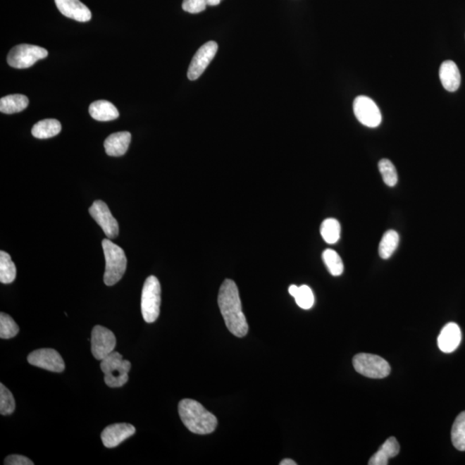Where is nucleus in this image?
<instances>
[{"label":"nucleus","mask_w":465,"mask_h":465,"mask_svg":"<svg viewBox=\"0 0 465 465\" xmlns=\"http://www.w3.org/2000/svg\"><path fill=\"white\" fill-rule=\"evenodd\" d=\"M218 305L228 330L239 338L246 336L247 321L242 311L238 287L231 279H226L221 285Z\"/></svg>","instance_id":"obj_1"},{"label":"nucleus","mask_w":465,"mask_h":465,"mask_svg":"<svg viewBox=\"0 0 465 465\" xmlns=\"http://www.w3.org/2000/svg\"><path fill=\"white\" fill-rule=\"evenodd\" d=\"M178 414L189 431L205 435L215 431L218 421L199 402L183 399L178 403Z\"/></svg>","instance_id":"obj_2"},{"label":"nucleus","mask_w":465,"mask_h":465,"mask_svg":"<svg viewBox=\"0 0 465 465\" xmlns=\"http://www.w3.org/2000/svg\"><path fill=\"white\" fill-rule=\"evenodd\" d=\"M102 247L106 257V273L104 281L107 286H112L121 280L127 268V258L121 247L111 240H103Z\"/></svg>","instance_id":"obj_3"},{"label":"nucleus","mask_w":465,"mask_h":465,"mask_svg":"<svg viewBox=\"0 0 465 465\" xmlns=\"http://www.w3.org/2000/svg\"><path fill=\"white\" fill-rule=\"evenodd\" d=\"M100 368L104 374V383L110 388H120L129 381L131 364L118 352L101 360Z\"/></svg>","instance_id":"obj_4"},{"label":"nucleus","mask_w":465,"mask_h":465,"mask_svg":"<svg viewBox=\"0 0 465 465\" xmlns=\"http://www.w3.org/2000/svg\"><path fill=\"white\" fill-rule=\"evenodd\" d=\"M161 288L160 282L154 276L146 279L142 292L141 308L143 319L153 323L160 316Z\"/></svg>","instance_id":"obj_5"},{"label":"nucleus","mask_w":465,"mask_h":465,"mask_svg":"<svg viewBox=\"0 0 465 465\" xmlns=\"http://www.w3.org/2000/svg\"><path fill=\"white\" fill-rule=\"evenodd\" d=\"M354 369L364 377L381 379L388 377L391 371L390 364L378 355L359 354L352 359Z\"/></svg>","instance_id":"obj_6"},{"label":"nucleus","mask_w":465,"mask_h":465,"mask_svg":"<svg viewBox=\"0 0 465 465\" xmlns=\"http://www.w3.org/2000/svg\"><path fill=\"white\" fill-rule=\"evenodd\" d=\"M48 50L36 45L19 44L11 49L7 56L8 64L14 68H29L39 60L48 56Z\"/></svg>","instance_id":"obj_7"},{"label":"nucleus","mask_w":465,"mask_h":465,"mask_svg":"<svg viewBox=\"0 0 465 465\" xmlns=\"http://www.w3.org/2000/svg\"><path fill=\"white\" fill-rule=\"evenodd\" d=\"M92 354L96 359L103 360L114 352L116 340L110 329L95 326L92 331Z\"/></svg>","instance_id":"obj_8"},{"label":"nucleus","mask_w":465,"mask_h":465,"mask_svg":"<svg viewBox=\"0 0 465 465\" xmlns=\"http://www.w3.org/2000/svg\"><path fill=\"white\" fill-rule=\"evenodd\" d=\"M356 119L364 126L376 128L382 122V115L373 100L366 96H359L354 102Z\"/></svg>","instance_id":"obj_9"},{"label":"nucleus","mask_w":465,"mask_h":465,"mask_svg":"<svg viewBox=\"0 0 465 465\" xmlns=\"http://www.w3.org/2000/svg\"><path fill=\"white\" fill-rule=\"evenodd\" d=\"M27 359L31 366L46 371L62 372L65 370L63 359L59 352L51 348L38 349L31 352Z\"/></svg>","instance_id":"obj_10"},{"label":"nucleus","mask_w":465,"mask_h":465,"mask_svg":"<svg viewBox=\"0 0 465 465\" xmlns=\"http://www.w3.org/2000/svg\"><path fill=\"white\" fill-rule=\"evenodd\" d=\"M89 213L102 228L108 238L113 239L118 235L119 226L118 221L111 215L110 209L104 202L95 201L89 209Z\"/></svg>","instance_id":"obj_11"},{"label":"nucleus","mask_w":465,"mask_h":465,"mask_svg":"<svg viewBox=\"0 0 465 465\" xmlns=\"http://www.w3.org/2000/svg\"><path fill=\"white\" fill-rule=\"evenodd\" d=\"M218 45L216 42H208L197 50L190 64L187 76L191 80H196L203 75L205 69L216 56Z\"/></svg>","instance_id":"obj_12"},{"label":"nucleus","mask_w":465,"mask_h":465,"mask_svg":"<svg viewBox=\"0 0 465 465\" xmlns=\"http://www.w3.org/2000/svg\"><path fill=\"white\" fill-rule=\"evenodd\" d=\"M134 426L128 423H116L107 426L101 434L104 447L114 448L129 439L135 433Z\"/></svg>","instance_id":"obj_13"},{"label":"nucleus","mask_w":465,"mask_h":465,"mask_svg":"<svg viewBox=\"0 0 465 465\" xmlns=\"http://www.w3.org/2000/svg\"><path fill=\"white\" fill-rule=\"evenodd\" d=\"M54 2H56L58 10L65 17L81 23L91 20V11L80 0H54Z\"/></svg>","instance_id":"obj_14"},{"label":"nucleus","mask_w":465,"mask_h":465,"mask_svg":"<svg viewBox=\"0 0 465 465\" xmlns=\"http://www.w3.org/2000/svg\"><path fill=\"white\" fill-rule=\"evenodd\" d=\"M461 340H462V333L459 326L450 323L442 329L438 338V346L445 354H451L459 347Z\"/></svg>","instance_id":"obj_15"},{"label":"nucleus","mask_w":465,"mask_h":465,"mask_svg":"<svg viewBox=\"0 0 465 465\" xmlns=\"http://www.w3.org/2000/svg\"><path fill=\"white\" fill-rule=\"evenodd\" d=\"M131 142L130 132L123 131L111 134L104 141V149L110 156L119 157L125 154Z\"/></svg>","instance_id":"obj_16"},{"label":"nucleus","mask_w":465,"mask_h":465,"mask_svg":"<svg viewBox=\"0 0 465 465\" xmlns=\"http://www.w3.org/2000/svg\"><path fill=\"white\" fill-rule=\"evenodd\" d=\"M440 78L445 90L454 92L460 87L461 75L454 61H445L440 68Z\"/></svg>","instance_id":"obj_17"},{"label":"nucleus","mask_w":465,"mask_h":465,"mask_svg":"<svg viewBox=\"0 0 465 465\" xmlns=\"http://www.w3.org/2000/svg\"><path fill=\"white\" fill-rule=\"evenodd\" d=\"M89 113L93 119L100 122L112 121L119 118L118 108L107 100H98L91 104Z\"/></svg>","instance_id":"obj_18"},{"label":"nucleus","mask_w":465,"mask_h":465,"mask_svg":"<svg viewBox=\"0 0 465 465\" xmlns=\"http://www.w3.org/2000/svg\"><path fill=\"white\" fill-rule=\"evenodd\" d=\"M400 452V445L395 437H390L388 439L378 451L371 457L369 463L370 465H387L389 459H392L398 455Z\"/></svg>","instance_id":"obj_19"},{"label":"nucleus","mask_w":465,"mask_h":465,"mask_svg":"<svg viewBox=\"0 0 465 465\" xmlns=\"http://www.w3.org/2000/svg\"><path fill=\"white\" fill-rule=\"evenodd\" d=\"M29 106V99L22 94L4 97L0 99V111L5 114L18 113Z\"/></svg>","instance_id":"obj_20"},{"label":"nucleus","mask_w":465,"mask_h":465,"mask_svg":"<svg viewBox=\"0 0 465 465\" xmlns=\"http://www.w3.org/2000/svg\"><path fill=\"white\" fill-rule=\"evenodd\" d=\"M61 130V124L56 119H44L35 124L32 128L34 137L49 139L56 137Z\"/></svg>","instance_id":"obj_21"},{"label":"nucleus","mask_w":465,"mask_h":465,"mask_svg":"<svg viewBox=\"0 0 465 465\" xmlns=\"http://www.w3.org/2000/svg\"><path fill=\"white\" fill-rule=\"evenodd\" d=\"M17 276V269L11 261V256L6 252H0V282L2 284H11Z\"/></svg>","instance_id":"obj_22"},{"label":"nucleus","mask_w":465,"mask_h":465,"mask_svg":"<svg viewBox=\"0 0 465 465\" xmlns=\"http://www.w3.org/2000/svg\"><path fill=\"white\" fill-rule=\"evenodd\" d=\"M399 244V235L395 230L385 232L379 244V255L383 259H388L397 250Z\"/></svg>","instance_id":"obj_23"},{"label":"nucleus","mask_w":465,"mask_h":465,"mask_svg":"<svg viewBox=\"0 0 465 465\" xmlns=\"http://www.w3.org/2000/svg\"><path fill=\"white\" fill-rule=\"evenodd\" d=\"M452 441L457 450L465 452V411L459 414L453 423Z\"/></svg>","instance_id":"obj_24"},{"label":"nucleus","mask_w":465,"mask_h":465,"mask_svg":"<svg viewBox=\"0 0 465 465\" xmlns=\"http://www.w3.org/2000/svg\"><path fill=\"white\" fill-rule=\"evenodd\" d=\"M321 235L328 244H335L340 237V224L336 219L328 218L321 226Z\"/></svg>","instance_id":"obj_25"},{"label":"nucleus","mask_w":465,"mask_h":465,"mask_svg":"<svg viewBox=\"0 0 465 465\" xmlns=\"http://www.w3.org/2000/svg\"><path fill=\"white\" fill-rule=\"evenodd\" d=\"M323 259L326 266L333 276H340L344 271L342 259L340 255L333 249H326L323 254Z\"/></svg>","instance_id":"obj_26"},{"label":"nucleus","mask_w":465,"mask_h":465,"mask_svg":"<svg viewBox=\"0 0 465 465\" xmlns=\"http://www.w3.org/2000/svg\"><path fill=\"white\" fill-rule=\"evenodd\" d=\"M19 333V328L13 317L7 314H0V338L8 340L14 338Z\"/></svg>","instance_id":"obj_27"},{"label":"nucleus","mask_w":465,"mask_h":465,"mask_svg":"<svg viewBox=\"0 0 465 465\" xmlns=\"http://www.w3.org/2000/svg\"><path fill=\"white\" fill-rule=\"evenodd\" d=\"M378 168L385 185L390 186V187H393V186L397 184L398 175L397 169H395L392 162L387 160V159H383L378 163Z\"/></svg>","instance_id":"obj_28"},{"label":"nucleus","mask_w":465,"mask_h":465,"mask_svg":"<svg viewBox=\"0 0 465 465\" xmlns=\"http://www.w3.org/2000/svg\"><path fill=\"white\" fill-rule=\"evenodd\" d=\"M16 408L15 399L13 393L1 383L0 385V414L2 416H10Z\"/></svg>","instance_id":"obj_29"},{"label":"nucleus","mask_w":465,"mask_h":465,"mask_svg":"<svg viewBox=\"0 0 465 465\" xmlns=\"http://www.w3.org/2000/svg\"><path fill=\"white\" fill-rule=\"evenodd\" d=\"M294 298L297 304L302 309H311L315 304V297H314L312 290L308 285L298 287Z\"/></svg>","instance_id":"obj_30"},{"label":"nucleus","mask_w":465,"mask_h":465,"mask_svg":"<svg viewBox=\"0 0 465 465\" xmlns=\"http://www.w3.org/2000/svg\"><path fill=\"white\" fill-rule=\"evenodd\" d=\"M206 0H184L182 8L189 13L197 14L202 13L207 6Z\"/></svg>","instance_id":"obj_31"},{"label":"nucleus","mask_w":465,"mask_h":465,"mask_svg":"<svg viewBox=\"0 0 465 465\" xmlns=\"http://www.w3.org/2000/svg\"><path fill=\"white\" fill-rule=\"evenodd\" d=\"M6 465H33L32 461L25 456L11 455L5 459Z\"/></svg>","instance_id":"obj_32"},{"label":"nucleus","mask_w":465,"mask_h":465,"mask_svg":"<svg viewBox=\"0 0 465 465\" xmlns=\"http://www.w3.org/2000/svg\"><path fill=\"white\" fill-rule=\"evenodd\" d=\"M280 465H297V464L294 462V460L292 459H286L284 460H282L280 463H279Z\"/></svg>","instance_id":"obj_33"},{"label":"nucleus","mask_w":465,"mask_h":465,"mask_svg":"<svg viewBox=\"0 0 465 465\" xmlns=\"http://www.w3.org/2000/svg\"><path fill=\"white\" fill-rule=\"evenodd\" d=\"M298 290V286L297 285H290L289 288V293L292 294V296L294 297V294H296Z\"/></svg>","instance_id":"obj_34"},{"label":"nucleus","mask_w":465,"mask_h":465,"mask_svg":"<svg viewBox=\"0 0 465 465\" xmlns=\"http://www.w3.org/2000/svg\"><path fill=\"white\" fill-rule=\"evenodd\" d=\"M207 5L211 6H218L222 0H206Z\"/></svg>","instance_id":"obj_35"}]
</instances>
